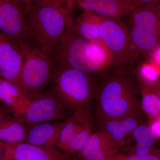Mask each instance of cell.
<instances>
[{
    "label": "cell",
    "instance_id": "obj_6",
    "mask_svg": "<svg viewBox=\"0 0 160 160\" xmlns=\"http://www.w3.org/2000/svg\"><path fill=\"white\" fill-rule=\"evenodd\" d=\"M100 32L112 55V66H132L139 59L142 55L131 39L128 27L120 18L103 16Z\"/></svg>",
    "mask_w": 160,
    "mask_h": 160
},
{
    "label": "cell",
    "instance_id": "obj_4",
    "mask_svg": "<svg viewBox=\"0 0 160 160\" xmlns=\"http://www.w3.org/2000/svg\"><path fill=\"white\" fill-rule=\"evenodd\" d=\"M73 21L68 23L52 58L54 64L69 66L98 78L102 72L90 57L88 41L77 33Z\"/></svg>",
    "mask_w": 160,
    "mask_h": 160
},
{
    "label": "cell",
    "instance_id": "obj_15",
    "mask_svg": "<svg viewBox=\"0 0 160 160\" xmlns=\"http://www.w3.org/2000/svg\"><path fill=\"white\" fill-rule=\"evenodd\" d=\"M28 129L22 115L0 105V141L3 144L24 142Z\"/></svg>",
    "mask_w": 160,
    "mask_h": 160
},
{
    "label": "cell",
    "instance_id": "obj_29",
    "mask_svg": "<svg viewBox=\"0 0 160 160\" xmlns=\"http://www.w3.org/2000/svg\"><path fill=\"white\" fill-rule=\"evenodd\" d=\"M158 2V0H138L137 8H140V7H143V6L153 5V4L157 3Z\"/></svg>",
    "mask_w": 160,
    "mask_h": 160
},
{
    "label": "cell",
    "instance_id": "obj_36",
    "mask_svg": "<svg viewBox=\"0 0 160 160\" xmlns=\"http://www.w3.org/2000/svg\"><path fill=\"white\" fill-rule=\"evenodd\" d=\"M71 160H72V159H71Z\"/></svg>",
    "mask_w": 160,
    "mask_h": 160
},
{
    "label": "cell",
    "instance_id": "obj_37",
    "mask_svg": "<svg viewBox=\"0 0 160 160\" xmlns=\"http://www.w3.org/2000/svg\"><path fill=\"white\" fill-rule=\"evenodd\" d=\"M159 150H160V149H159Z\"/></svg>",
    "mask_w": 160,
    "mask_h": 160
},
{
    "label": "cell",
    "instance_id": "obj_31",
    "mask_svg": "<svg viewBox=\"0 0 160 160\" xmlns=\"http://www.w3.org/2000/svg\"><path fill=\"white\" fill-rule=\"evenodd\" d=\"M153 6L157 14L160 19V2H158L155 4H153Z\"/></svg>",
    "mask_w": 160,
    "mask_h": 160
},
{
    "label": "cell",
    "instance_id": "obj_2",
    "mask_svg": "<svg viewBox=\"0 0 160 160\" xmlns=\"http://www.w3.org/2000/svg\"><path fill=\"white\" fill-rule=\"evenodd\" d=\"M26 17L27 43L52 58L68 23L73 20L71 12L33 4Z\"/></svg>",
    "mask_w": 160,
    "mask_h": 160
},
{
    "label": "cell",
    "instance_id": "obj_38",
    "mask_svg": "<svg viewBox=\"0 0 160 160\" xmlns=\"http://www.w3.org/2000/svg\"><path fill=\"white\" fill-rule=\"evenodd\" d=\"M0 78H2V77H1V76H0Z\"/></svg>",
    "mask_w": 160,
    "mask_h": 160
},
{
    "label": "cell",
    "instance_id": "obj_21",
    "mask_svg": "<svg viewBox=\"0 0 160 160\" xmlns=\"http://www.w3.org/2000/svg\"><path fill=\"white\" fill-rule=\"evenodd\" d=\"M141 109L149 119L160 117V99L153 85H139Z\"/></svg>",
    "mask_w": 160,
    "mask_h": 160
},
{
    "label": "cell",
    "instance_id": "obj_16",
    "mask_svg": "<svg viewBox=\"0 0 160 160\" xmlns=\"http://www.w3.org/2000/svg\"><path fill=\"white\" fill-rule=\"evenodd\" d=\"M65 121L46 122L32 126L28 129L24 142L43 148H57Z\"/></svg>",
    "mask_w": 160,
    "mask_h": 160
},
{
    "label": "cell",
    "instance_id": "obj_13",
    "mask_svg": "<svg viewBox=\"0 0 160 160\" xmlns=\"http://www.w3.org/2000/svg\"><path fill=\"white\" fill-rule=\"evenodd\" d=\"M2 156L6 160H71L72 156L58 148H46L26 142L4 144Z\"/></svg>",
    "mask_w": 160,
    "mask_h": 160
},
{
    "label": "cell",
    "instance_id": "obj_30",
    "mask_svg": "<svg viewBox=\"0 0 160 160\" xmlns=\"http://www.w3.org/2000/svg\"><path fill=\"white\" fill-rule=\"evenodd\" d=\"M138 0H126V2L128 3L129 6L133 9H136L137 6L138 2Z\"/></svg>",
    "mask_w": 160,
    "mask_h": 160
},
{
    "label": "cell",
    "instance_id": "obj_25",
    "mask_svg": "<svg viewBox=\"0 0 160 160\" xmlns=\"http://www.w3.org/2000/svg\"><path fill=\"white\" fill-rule=\"evenodd\" d=\"M111 160H160V151L159 149L155 150L150 154L144 156L120 152Z\"/></svg>",
    "mask_w": 160,
    "mask_h": 160
},
{
    "label": "cell",
    "instance_id": "obj_19",
    "mask_svg": "<svg viewBox=\"0 0 160 160\" xmlns=\"http://www.w3.org/2000/svg\"><path fill=\"white\" fill-rule=\"evenodd\" d=\"M103 16L84 11L73 21V27L81 37L88 41L101 40L100 26Z\"/></svg>",
    "mask_w": 160,
    "mask_h": 160
},
{
    "label": "cell",
    "instance_id": "obj_22",
    "mask_svg": "<svg viewBox=\"0 0 160 160\" xmlns=\"http://www.w3.org/2000/svg\"><path fill=\"white\" fill-rule=\"evenodd\" d=\"M88 49L92 59L102 73L112 67V55L102 40L88 41Z\"/></svg>",
    "mask_w": 160,
    "mask_h": 160
},
{
    "label": "cell",
    "instance_id": "obj_17",
    "mask_svg": "<svg viewBox=\"0 0 160 160\" xmlns=\"http://www.w3.org/2000/svg\"><path fill=\"white\" fill-rule=\"evenodd\" d=\"M84 11L106 17L120 18L133 9L126 0H76Z\"/></svg>",
    "mask_w": 160,
    "mask_h": 160
},
{
    "label": "cell",
    "instance_id": "obj_26",
    "mask_svg": "<svg viewBox=\"0 0 160 160\" xmlns=\"http://www.w3.org/2000/svg\"><path fill=\"white\" fill-rule=\"evenodd\" d=\"M148 127L155 138H160V117L150 119Z\"/></svg>",
    "mask_w": 160,
    "mask_h": 160
},
{
    "label": "cell",
    "instance_id": "obj_12",
    "mask_svg": "<svg viewBox=\"0 0 160 160\" xmlns=\"http://www.w3.org/2000/svg\"><path fill=\"white\" fill-rule=\"evenodd\" d=\"M143 115L144 113L141 112L122 118L94 123V131L107 133L121 152L130 144L135 129L145 122Z\"/></svg>",
    "mask_w": 160,
    "mask_h": 160
},
{
    "label": "cell",
    "instance_id": "obj_23",
    "mask_svg": "<svg viewBox=\"0 0 160 160\" xmlns=\"http://www.w3.org/2000/svg\"><path fill=\"white\" fill-rule=\"evenodd\" d=\"M138 85L151 86L159 82L160 67L151 62L142 64L137 71Z\"/></svg>",
    "mask_w": 160,
    "mask_h": 160
},
{
    "label": "cell",
    "instance_id": "obj_27",
    "mask_svg": "<svg viewBox=\"0 0 160 160\" xmlns=\"http://www.w3.org/2000/svg\"><path fill=\"white\" fill-rule=\"evenodd\" d=\"M35 0H18L20 5L24 9L26 15L31 9L33 5Z\"/></svg>",
    "mask_w": 160,
    "mask_h": 160
},
{
    "label": "cell",
    "instance_id": "obj_20",
    "mask_svg": "<svg viewBox=\"0 0 160 160\" xmlns=\"http://www.w3.org/2000/svg\"><path fill=\"white\" fill-rule=\"evenodd\" d=\"M155 139L148 125L145 122L142 123L135 129L132 133L130 144L133 142L135 144L132 152L129 153L139 156L150 154L155 150L154 149Z\"/></svg>",
    "mask_w": 160,
    "mask_h": 160
},
{
    "label": "cell",
    "instance_id": "obj_34",
    "mask_svg": "<svg viewBox=\"0 0 160 160\" xmlns=\"http://www.w3.org/2000/svg\"><path fill=\"white\" fill-rule=\"evenodd\" d=\"M0 160H6L3 158L2 154V155L0 156Z\"/></svg>",
    "mask_w": 160,
    "mask_h": 160
},
{
    "label": "cell",
    "instance_id": "obj_8",
    "mask_svg": "<svg viewBox=\"0 0 160 160\" xmlns=\"http://www.w3.org/2000/svg\"><path fill=\"white\" fill-rule=\"evenodd\" d=\"M29 98V103L22 115L28 129L40 123L65 121L74 112L65 106L51 88Z\"/></svg>",
    "mask_w": 160,
    "mask_h": 160
},
{
    "label": "cell",
    "instance_id": "obj_10",
    "mask_svg": "<svg viewBox=\"0 0 160 160\" xmlns=\"http://www.w3.org/2000/svg\"><path fill=\"white\" fill-rule=\"evenodd\" d=\"M23 62L22 52L19 44L0 31V76L27 96L21 79Z\"/></svg>",
    "mask_w": 160,
    "mask_h": 160
},
{
    "label": "cell",
    "instance_id": "obj_1",
    "mask_svg": "<svg viewBox=\"0 0 160 160\" xmlns=\"http://www.w3.org/2000/svg\"><path fill=\"white\" fill-rule=\"evenodd\" d=\"M132 66H112L98 78L94 123L143 112L139 87Z\"/></svg>",
    "mask_w": 160,
    "mask_h": 160
},
{
    "label": "cell",
    "instance_id": "obj_35",
    "mask_svg": "<svg viewBox=\"0 0 160 160\" xmlns=\"http://www.w3.org/2000/svg\"><path fill=\"white\" fill-rule=\"evenodd\" d=\"M158 2H160V0H158Z\"/></svg>",
    "mask_w": 160,
    "mask_h": 160
},
{
    "label": "cell",
    "instance_id": "obj_32",
    "mask_svg": "<svg viewBox=\"0 0 160 160\" xmlns=\"http://www.w3.org/2000/svg\"><path fill=\"white\" fill-rule=\"evenodd\" d=\"M153 86L160 99V81L158 82L156 84L153 85Z\"/></svg>",
    "mask_w": 160,
    "mask_h": 160
},
{
    "label": "cell",
    "instance_id": "obj_33",
    "mask_svg": "<svg viewBox=\"0 0 160 160\" xmlns=\"http://www.w3.org/2000/svg\"><path fill=\"white\" fill-rule=\"evenodd\" d=\"M4 149V144L0 141V156L2 155Z\"/></svg>",
    "mask_w": 160,
    "mask_h": 160
},
{
    "label": "cell",
    "instance_id": "obj_9",
    "mask_svg": "<svg viewBox=\"0 0 160 160\" xmlns=\"http://www.w3.org/2000/svg\"><path fill=\"white\" fill-rule=\"evenodd\" d=\"M94 124L92 108L74 111L65 121L57 148L71 156L77 154L93 132Z\"/></svg>",
    "mask_w": 160,
    "mask_h": 160
},
{
    "label": "cell",
    "instance_id": "obj_18",
    "mask_svg": "<svg viewBox=\"0 0 160 160\" xmlns=\"http://www.w3.org/2000/svg\"><path fill=\"white\" fill-rule=\"evenodd\" d=\"M30 98L23 94L16 86L0 78V101L18 114L22 115Z\"/></svg>",
    "mask_w": 160,
    "mask_h": 160
},
{
    "label": "cell",
    "instance_id": "obj_7",
    "mask_svg": "<svg viewBox=\"0 0 160 160\" xmlns=\"http://www.w3.org/2000/svg\"><path fill=\"white\" fill-rule=\"evenodd\" d=\"M128 27L133 44L141 55L152 53L159 45L160 19L153 5L134 9Z\"/></svg>",
    "mask_w": 160,
    "mask_h": 160
},
{
    "label": "cell",
    "instance_id": "obj_14",
    "mask_svg": "<svg viewBox=\"0 0 160 160\" xmlns=\"http://www.w3.org/2000/svg\"><path fill=\"white\" fill-rule=\"evenodd\" d=\"M120 152L107 133L93 131L82 149L72 158L73 160H111Z\"/></svg>",
    "mask_w": 160,
    "mask_h": 160
},
{
    "label": "cell",
    "instance_id": "obj_3",
    "mask_svg": "<svg viewBox=\"0 0 160 160\" xmlns=\"http://www.w3.org/2000/svg\"><path fill=\"white\" fill-rule=\"evenodd\" d=\"M51 88L70 111L92 108L97 78L69 66L54 64Z\"/></svg>",
    "mask_w": 160,
    "mask_h": 160
},
{
    "label": "cell",
    "instance_id": "obj_24",
    "mask_svg": "<svg viewBox=\"0 0 160 160\" xmlns=\"http://www.w3.org/2000/svg\"><path fill=\"white\" fill-rule=\"evenodd\" d=\"M76 0H35L33 4L52 6L71 12Z\"/></svg>",
    "mask_w": 160,
    "mask_h": 160
},
{
    "label": "cell",
    "instance_id": "obj_5",
    "mask_svg": "<svg viewBox=\"0 0 160 160\" xmlns=\"http://www.w3.org/2000/svg\"><path fill=\"white\" fill-rule=\"evenodd\" d=\"M23 62L21 79L27 96L44 91L52 82L54 64L48 55L25 42L19 43Z\"/></svg>",
    "mask_w": 160,
    "mask_h": 160
},
{
    "label": "cell",
    "instance_id": "obj_11",
    "mask_svg": "<svg viewBox=\"0 0 160 160\" xmlns=\"http://www.w3.org/2000/svg\"><path fill=\"white\" fill-rule=\"evenodd\" d=\"M26 13L18 0H0V31L14 42H27Z\"/></svg>",
    "mask_w": 160,
    "mask_h": 160
},
{
    "label": "cell",
    "instance_id": "obj_28",
    "mask_svg": "<svg viewBox=\"0 0 160 160\" xmlns=\"http://www.w3.org/2000/svg\"><path fill=\"white\" fill-rule=\"evenodd\" d=\"M152 53V62H153L160 67V46H158Z\"/></svg>",
    "mask_w": 160,
    "mask_h": 160
}]
</instances>
